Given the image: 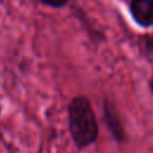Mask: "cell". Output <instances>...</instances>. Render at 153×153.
Masks as SVG:
<instances>
[{
  "label": "cell",
  "mask_w": 153,
  "mask_h": 153,
  "mask_svg": "<svg viewBox=\"0 0 153 153\" xmlns=\"http://www.w3.org/2000/svg\"><path fill=\"white\" fill-rule=\"evenodd\" d=\"M39 1L45 4V5H48V6H51V7H61L68 0H39Z\"/></svg>",
  "instance_id": "3"
},
{
  "label": "cell",
  "mask_w": 153,
  "mask_h": 153,
  "mask_svg": "<svg viewBox=\"0 0 153 153\" xmlns=\"http://www.w3.org/2000/svg\"><path fill=\"white\" fill-rule=\"evenodd\" d=\"M130 11L134 19L140 25H153V0H133Z\"/></svg>",
  "instance_id": "2"
},
{
  "label": "cell",
  "mask_w": 153,
  "mask_h": 153,
  "mask_svg": "<svg viewBox=\"0 0 153 153\" xmlns=\"http://www.w3.org/2000/svg\"><path fill=\"white\" fill-rule=\"evenodd\" d=\"M2 139V134H1V131H0V140Z\"/></svg>",
  "instance_id": "4"
},
{
  "label": "cell",
  "mask_w": 153,
  "mask_h": 153,
  "mask_svg": "<svg viewBox=\"0 0 153 153\" xmlns=\"http://www.w3.org/2000/svg\"><path fill=\"white\" fill-rule=\"evenodd\" d=\"M71 135L78 147L91 145L98 136V124L87 98L78 96L68 105Z\"/></svg>",
  "instance_id": "1"
},
{
  "label": "cell",
  "mask_w": 153,
  "mask_h": 153,
  "mask_svg": "<svg viewBox=\"0 0 153 153\" xmlns=\"http://www.w3.org/2000/svg\"><path fill=\"white\" fill-rule=\"evenodd\" d=\"M152 90H153V79H152Z\"/></svg>",
  "instance_id": "5"
}]
</instances>
